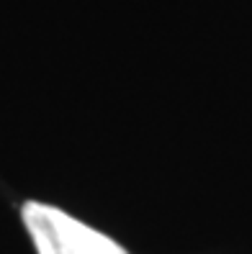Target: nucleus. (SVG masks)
Instances as JSON below:
<instances>
[{"label": "nucleus", "mask_w": 252, "mask_h": 254, "mask_svg": "<svg viewBox=\"0 0 252 254\" xmlns=\"http://www.w3.org/2000/svg\"><path fill=\"white\" fill-rule=\"evenodd\" d=\"M21 216L39 254H126L113 239L54 205L28 200Z\"/></svg>", "instance_id": "obj_1"}]
</instances>
